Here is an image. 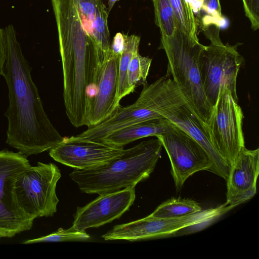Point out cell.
Masks as SVG:
<instances>
[{"label":"cell","instance_id":"cell-21","mask_svg":"<svg viewBox=\"0 0 259 259\" xmlns=\"http://www.w3.org/2000/svg\"><path fill=\"white\" fill-rule=\"evenodd\" d=\"M151 62L152 59L142 56L139 53L131 59L127 68V80L129 87L134 91L138 86L147 83Z\"/></svg>","mask_w":259,"mask_h":259},{"label":"cell","instance_id":"cell-2","mask_svg":"<svg viewBox=\"0 0 259 259\" xmlns=\"http://www.w3.org/2000/svg\"><path fill=\"white\" fill-rule=\"evenodd\" d=\"M162 145L159 139L144 141L124 149L108 163L94 168H74L70 178L82 192L99 195L135 187L147 179L161 157Z\"/></svg>","mask_w":259,"mask_h":259},{"label":"cell","instance_id":"cell-22","mask_svg":"<svg viewBox=\"0 0 259 259\" xmlns=\"http://www.w3.org/2000/svg\"><path fill=\"white\" fill-rule=\"evenodd\" d=\"M90 239V235L85 232V230H77L71 227L68 229L59 228L57 231L47 236L27 240L23 243L30 244L40 242L69 241H84L89 240Z\"/></svg>","mask_w":259,"mask_h":259},{"label":"cell","instance_id":"cell-8","mask_svg":"<svg viewBox=\"0 0 259 259\" xmlns=\"http://www.w3.org/2000/svg\"><path fill=\"white\" fill-rule=\"evenodd\" d=\"M31 166L27 156L7 150L0 151V236L12 238L29 230L34 219L19 205L14 186L18 177Z\"/></svg>","mask_w":259,"mask_h":259},{"label":"cell","instance_id":"cell-4","mask_svg":"<svg viewBox=\"0 0 259 259\" xmlns=\"http://www.w3.org/2000/svg\"><path fill=\"white\" fill-rule=\"evenodd\" d=\"M144 88L137 100L132 104L119 106L105 121L93 126L75 136L77 139L102 141L111 133L140 122L163 118L162 115L172 106L171 96L161 84L154 81Z\"/></svg>","mask_w":259,"mask_h":259},{"label":"cell","instance_id":"cell-16","mask_svg":"<svg viewBox=\"0 0 259 259\" xmlns=\"http://www.w3.org/2000/svg\"><path fill=\"white\" fill-rule=\"evenodd\" d=\"M177 127L166 118L137 123L118 130L105 138L103 142L123 147L137 140L155 136L172 131Z\"/></svg>","mask_w":259,"mask_h":259},{"label":"cell","instance_id":"cell-3","mask_svg":"<svg viewBox=\"0 0 259 259\" xmlns=\"http://www.w3.org/2000/svg\"><path fill=\"white\" fill-rule=\"evenodd\" d=\"M204 47L189 39L177 27L172 35H161L159 49L164 51L168 60L166 75L172 77L205 128L213 108L206 99L201 80L200 61Z\"/></svg>","mask_w":259,"mask_h":259},{"label":"cell","instance_id":"cell-7","mask_svg":"<svg viewBox=\"0 0 259 259\" xmlns=\"http://www.w3.org/2000/svg\"><path fill=\"white\" fill-rule=\"evenodd\" d=\"M233 208V206L224 203L215 208L180 217L159 218L148 215L138 220L116 225L101 237L105 240L130 241L162 237L184 228L209 224Z\"/></svg>","mask_w":259,"mask_h":259},{"label":"cell","instance_id":"cell-27","mask_svg":"<svg viewBox=\"0 0 259 259\" xmlns=\"http://www.w3.org/2000/svg\"><path fill=\"white\" fill-rule=\"evenodd\" d=\"M118 0H109L108 1V7L107 8V11L108 13L111 10L115 3Z\"/></svg>","mask_w":259,"mask_h":259},{"label":"cell","instance_id":"cell-5","mask_svg":"<svg viewBox=\"0 0 259 259\" xmlns=\"http://www.w3.org/2000/svg\"><path fill=\"white\" fill-rule=\"evenodd\" d=\"M61 174L52 163L38 162L17 178L14 192L19 205L34 220L53 216L57 211L59 199L56 189Z\"/></svg>","mask_w":259,"mask_h":259},{"label":"cell","instance_id":"cell-1","mask_svg":"<svg viewBox=\"0 0 259 259\" xmlns=\"http://www.w3.org/2000/svg\"><path fill=\"white\" fill-rule=\"evenodd\" d=\"M6 60L2 75L8 89L6 143L26 155L38 154L61 143L63 138L46 114L12 24L4 29Z\"/></svg>","mask_w":259,"mask_h":259},{"label":"cell","instance_id":"cell-19","mask_svg":"<svg viewBox=\"0 0 259 259\" xmlns=\"http://www.w3.org/2000/svg\"><path fill=\"white\" fill-rule=\"evenodd\" d=\"M177 27L189 39L199 41L197 24L192 7L187 0H169Z\"/></svg>","mask_w":259,"mask_h":259},{"label":"cell","instance_id":"cell-6","mask_svg":"<svg viewBox=\"0 0 259 259\" xmlns=\"http://www.w3.org/2000/svg\"><path fill=\"white\" fill-rule=\"evenodd\" d=\"M239 45L210 44L202 51L200 61L202 83L206 99L213 108L220 92L224 89L238 102L237 77L244 61L237 51Z\"/></svg>","mask_w":259,"mask_h":259},{"label":"cell","instance_id":"cell-14","mask_svg":"<svg viewBox=\"0 0 259 259\" xmlns=\"http://www.w3.org/2000/svg\"><path fill=\"white\" fill-rule=\"evenodd\" d=\"M258 174L259 149L244 147L231 165L225 204L235 207L252 198L256 193Z\"/></svg>","mask_w":259,"mask_h":259},{"label":"cell","instance_id":"cell-23","mask_svg":"<svg viewBox=\"0 0 259 259\" xmlns=\"http://www.w3.org/2000/svg\"><path fill=\"white\" fill-rule=\"evenodd\" d=\"M201 8L208 16L203 19V27L212 24L220 27L223 18L219 0H203Z\"/></svg>","mask_w":259,"mask_h":259},{"label":"cell","instance_id":"cell-12","mask_svg":"<svg viewBox=\"0 0 259 259\" xmlns=\"http://www.w3.org/2000/svg\"><path fill=\"white\" fill-rule=\"evenodd\" d=\"M120 55L111 50L99 66L95 95L86 110L85 125L88 127L105 121L120 106L117 92Z\"/></svg>","mask_w":259,"mask_h":259},{"label":"cell","instance_id":"cell-20","mask_svg":"<svg viewBox=\"0 0 259 259\" xmlns=\"http://www.w3.org/2000/svg\"><path fill=\"white\" fill-rule=\"evenodd\" d=\"M151 1L154 7L155 23L160 29L161 35H172L177 24L170 1Z\"/></svg>","mask_w":259,"mask_h":259},{"label":"cell","instance_id":"cell-17","mask_svg":"<svg viewBox=\"0 0 259 259\" xmlns=\"http://www.w3.org/2000/svg\"><path fill=\"white\" fill-rule=\"evenodd\" d=\"M123 37L124 46L119 63L117 100L119 102L123 97L134 92L127 83V71L131 59L139 53L140 42V37L135 34H123Z\"/></svg>","mask_w":259,"mask_h":259},{"label":"cell","instance_id":"cell-28","mask_svg":"<svg viewBox=\"0 0 259 259\" xmlns=\"http://www.w3.org/2000/svg\"><path fill=\"white\" fill-rule=\"evenodd\" d=\"M1 237L0 236V238H1Z\"/></svg>","mask_w":259,"mask_h":259},{"label":"cell","instance_id":"cell-13","mask_svg":"<svg viewBox=\"0 0 259 259\" xmlns=\"http://www.w3.org/2000/svg\"><path fill=\"white\" fill-rule=\"evenodd\" d=\"M135 187L102 194L87 205L77 207L72 227L84 231L119 219L133 204Z\"/></svg>","mask_w":259,"mask_h":259},{"label":"cell","instance_id":"cell-9","mask_svg":"<svg viewBox=\"0 0 259 259\" xmlns=\"http://www.w3.org/2000/svg\"><path fill=\"white\" fill-rule=\"evenodd\" d=\"M243 118L241 108L230 93L221 91L205 128L213 146L231 166L245 147Z\"/></svg>","mask_w":259,"mask_h":259},{"label":"cell","instance_id":"cell-10","mask_svg":"<svg viewBox=\"0 0 259 259\" xmlns=\"http://www.w3.org/2000/svg\"><path fill=\"white\" fill-rule=\"evenodd\" d=\"M156 137L160 140L169 157L177 191L195 172L201 170L212 172V163L204 149L178 127Z\"/></svg>","mask_w":259,"mask_h":259},{"label":"cell","instance_id":"cell-15","mask_svg":"<svg viewBox=\"0 0 259 259\" xmlns=\"http://www.w3.org/2000/svg\"><path fill=\"white\" fill-rule=\"evenodd\" d=\"M163 116L184 131L201 146L212 163V172L226 181L231 166L213 146L204 126L187 103L163 114Z\"/></svg>","mask_w":259,"mask_h":259},{"label":"cell","instance_id":"cell-25","mask_svg":"<svg viewBox=\"0 0 259 259\" xmlns=\"http://www.w3.org/2000/svg\"><path fill=\"white\" fill-rule=\"evenodd\" d=\"M124 46L123 34L118 32L116 34L111 42V51L117 54H121Z\"/></svg>","mask_w":259,"mask_h":259},{"label":"cell","instance_id":"cell-18","mask_svg":"<svg viewBox=\"0 0 259 259\" xmlns=\"http://www.w3.org/2000/svg\"><path fill=\"white\" fill-rule=\"evenodd\" d=\"M201 210L202 208L200 205L193 200L172 198L159 205L149 215L159 218H177Z\"/></svg>","mask_w":259,"mask_h":259},{"label":"cell","instance_id":"cell-11","mask_svg":"<svg viewBox=\"0 0 259 259\" xmlns=\"http://www.w3.org/2000/svg\"><path fill=\"white\" fill-rule=\"evenodd\" d=\"M123 147L103 141L78 139L75 136L64 137L49 150L55 161L78 169L94 168L105 164L120 155Z\"/></svg>","mask_w":259,"mask_h":259},{"label":"cell","instance_id":"cell-24","mask_svg":"<svg viewBox=\"0 0 259 259\" xmlns=\"http://www.w3.org/2000/svg\"><path fill=\"white\" fill-rule=\"evenodd\" d=\"M246 16L255 31L259 28V0H242Z\"/></svg>","mask_w":259,"mask_h":259},{"label":"cell","instance_id":"cell-26","mask_svg":"<svg viewBox=\"0 0 259 259\" xmlns=\"http://www.w3.org/2000/svg\"><path fill=\"white\" fill-rule=\"evenodd\" d=\"M6 60V45L4 29L0 28V75L3 74Z\"/></svg>","mask_w":259,"mask_h":259},{"label":"cell","instance_id":"cell-29","mask_svg":"<svg viewBox=\"0 0 259 259\" xmlns=\"http://www.w3.org/2000/svg\"><path fill=\"white\" fill-rule=\"evenodd\" d=\"M51 1H53V0H51Z\"/></svg>","mask_w":259,"mask_h":259}]
</instances>
